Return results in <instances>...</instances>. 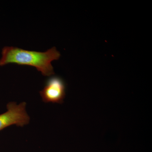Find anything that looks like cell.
I'll use <instances>...</instances> for the list:
<instances>
[{"label": "cell", "mask_w": 152, "mask_h": 152, "mask_svg": "<svg viewBox=\"0 0 152 152\" xmlns=\"http://www.w3.org/2000/svg\"><path fill=\"white\" fill-rule=\"evenodd\" d=\"M0 66L9 64H16L35 67L43 75H54L52 61L58 60L61 54L55 47L45 52L27 50L16 47L5 46L2 50Z\"/></svg>", "instance_id": "obj_1"}, {"label": "cell", "mask_w": 152, "mask_h": 152, "mask_svg": "<svg viewBox=\"0 0 152 152\" xmlns=\"http://www.w3.org/2000/svg\"><path fill=\"white\" fill-rule=\"evenodd\" d=\"M25 102L17 104L11 102L7 104V111L0 114V131L12 125L23 127L28 124L30 117L26 110Z\"/></svg>", "instance_id": "obj_2"}, {"label": "cell", "mask_w": 152, "mask_h": 152, "mask_svg": "<svg viewBox=\"0 0 152 152\" xmlns=\"http://www.w3.org/2000/svg\"><path fill=\"white\" fill-rule=\"evenodd\" d=\"M40 94L45 102L62 104L66 96L65 83L59 77H51Z\"/></svg>", "instance_id": "obj_3"}]
</instances>
